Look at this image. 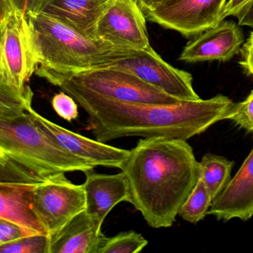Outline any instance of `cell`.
<instances>
[{
    "label": "cell",
    "instance_id": "26",
    "mask_svg": "<svg viewBox=\"0 0 253 253\" xmlns=\"http://www.w3.org/2000/svg\"><path fill=\"white\" fill-rule=\"evenodd\" d=\"M235 17L238 18L240 26H248L253 29V0H249Z\"/></svg>",
    "mask_w": 253,
    "mask_h": 253
},
{
    "label": "cell",
    "instance_id": "24",
    "mask_svg": "<svg viewBox=\"0 0 253 253\" xmlns=\"http://www.w3.org/2000/svg\"><path fill=\"white\" fill-rule=\"evenodd\" d=\"M38 234L40 233L26 226L5 219L0 218V244L13 242Z\"/></svg>",
    "mask_w": 253,
    "mask_h": 253
},
{
    "label": "cell",
    "instance_id": "9",
    "mask_svg": "<svg viewBox=\"0 0 253 253\" xmlns=\"http://www.w3.org/2000/svg\"><path fill=\"white\" fill-rule=\"evenodd\" d=\"M227 0H167L145 11L146 19L186 38L201 35L222 21Z\"/></svg>",
    "mask_w": 253,
    "mask_h": 253
},
{
    "label": "cell",
    "instance_id": "22",
    "mask_svg": "<svg viewBox=\"0 0 253 253\" xmlns=\"http://www.w3.org/2000/svg\"><path fill=\"white\" fill-rule=\"evenodd\" d=\"M41 0H0V15L17 13L25 18L39 13Z\"/></svg>",
    "mask_w": 253,
    "mask_h": 253
},
{
    "label": "cell",
    "instance_id": "6",
    "mask_svg": "<svg viewBox=\"0 0 253 253\" xmlns=\"http://www.w3.org/2000/svg\"><path fill=\"white\" fill-rule=\"evenodd\" d=\"M32 210L48 236H52L86 210L84 184L77 185L57 174L35 185Z\"/></svg>",
    "mask_w": 253,
    "mask_h": 253
},
{
    "label": "cell",
    "instance_id": "5",
    "mask_svg": "<svg viewBox=\"0 0 253 253\" xmlns=\"http://www.w3.org/2000/svg\"><path fill=\"white\" fill-rule=\"evenodd\" d=\"M36 74L66 93L73 91L121 101L149 104H171L181 101L131 74L111 68L58 72L41 66Z\"/></svg>",
    "mask_w": 253,
    "mask_h": 253
},
{
    "label": "cell",
    "instance_id": "17",
    "mask_svg": "<svg viewBox=\"0 0 253 253\" xmlns=\"http://www.w3.org/2000/svg\"><path fill=\"white\" fill-rule=\"evenodd\" d=\"M234 161L224 157L207 153L200 162V177L207 185L213 201L230 181Z\"/></svg>",
    "mask_w": 253,
    "mask_h": 253
},
{
    "label": "cell",
    "instance_id": "28",
    "mask_svg": "<svg viewBox=\"0 0 253 253\" xmlns=\"http://www.w3.org/2000/svg\"><path fill=\"white\" fill-rule=\"evenodd\" d=\"M139 6L142 8L143 12L154 9L165 2L167 0H135Z\"/></svg>",
    "mask_w": 253,
    "mask_h": 253
},
{
    "label": "cell",
    "instance_id": "3",
    "mask_svg": "<svg viewBox=\"0 0 253 253\" xmlns=\"http://www.w3.org/2000/svg\"><path fill=\"white\" fill-rule=\"evenodd\" d=\"M29 20L31 43L40 66L58 72L106 67L126 49L86 36L63 22L39 13Z\"/></svg>",
    "mask_w": 253,
    "mask_h": 253
},
{
    "label": "cell",
    "instance_id": "7",
    "mask_svg": "<svg viewBox=\"0 0 253 253\" xmlns=\"http://www.w3.org/2000/svg\"><path fill=\"white\" fill-rule=\"evenodd\" d=\"M104 68L131 74L180 100L201 99L194 90L192 75L164 61L152 46L143 50H127L121 58Z\"/></svg>",
    "mask_w": 253,
    "mask_h": 253
},
{
    "label": "cell",
    "instance_id": "25",
    "mask_svg": "<svg viewBox=\"0 0 253 253\" xmlns=\"http://www.w3.org/2000/svg\"><path fill=\"white\" fill-rule=\"evenodd\" d=\"M240 65L248 75L253 76V32H251L243 47L242 60Z\"/></svg>",
    "mask_w": 253,
    "mask_h": 253
},
{
    "label": "cell",
    "instance_id": "20",
    "mask_svg": "<svg viewBox=\"0 0 253 253\" xmlns=\"http://www.w3.org/2000/svg\"><path fill=\"white\" fill-rule=\"evenodd\" d=\"M50 237L38 234L0 244L1 253H49Z\"/></svg>",
    "mask_w": 253,
    "mask_h": 253
},
{
    "label": "cell",
    "instance_id": "21",
    "mask_svg": "<svg viewBox=\"0 0 253 253\" xmlns=\"http://www.w3.org/2000/svg\"><path fill=\"white\" fill-rule=\"evenodd\" d=\"M228 120L253 135V90L244 101L235 103L234 112Z\"/></svg>",
    "mask_w": 253,
    "mask_h": 253
},
{
    "label": "cell",
    "instance_id": "15",
    "mask_svg": "<svg viewBox=\"0 0 253 253\" xmlns=\"http://www.w3.org/2000/svg\"><path fill=\"white\" fill-rule=\"evenodd\" d=\"M49 237V253H99L106 238L85 211Z\"/></svg>",
    "mask_w": 253,
    "mask_h": 253
},
{
    "label": "cell",
    "instance_id": "10",
    "mask_svg": "<svg viewBox=\"0 0 253 253\" xmlns=\"http://www.w3.org/2000/svg\"><path fill=\"white\" fill-rule=\"evenodd\" d=\"M29 113L35 123L54 141L74 156L92 167L121 169L129 155L130 150L115 147L74 132L49 121L33 109H31Z\"/></svg>",
    "mask_w": 253,
    "mask_h": 253
},
{
    "label": "cell",
    "instance_id": "13",
    "mask_svg": "<svg viewBox=\"0 0 253 253\" xmlns=\"http://www.w3.org/2000/svg\"><path fill=\"white\" fill-rule=\"evenodd\" d=\"M208 214L223 221H247L253 217V148L235 175L213 201Z\"/></svg>",
    "mask_w": 253,
    "mask_h": 253
},
{
    "label": "cell",
    "instance_id": "27",
    "mask_svg": "<svg viewBox=\"0 0 253 253\" xmlns=\"http://www.w3.org/2000/svg\"><path fill=\"white\" fill-rule=\"evenodd\" d=\"M249 0H227L222 14L223 20L230 16L235 17L238 11Z\"/></svg>",
    "mask_w": 253,
    "mask_h": 253
},
{
    "label": "cell",
    "instance_id": "16",
    "mask_svg": "<svg viewBox=\"0 0 253 253\" xmlns=\"http://www.w3.org/2000/svg\"><path fill=\"white\" fill-rule=\"evenodd\" d=\"M36 184L0 183V218L47 235L32 210V191Z\"/></svg>",
    "mask_w": 253,
    "mask_h": 253
},
{
    "label": "cell",
    "instance_id": "14",
    "mask_svg": "<svg viewBox=\"0 0 253 253\" xmlns=\"http://www.w3.org/2000/svg\"><path fill=\"white\" fill-rule=\"evenodd\" d=\"M109 0H41L39 13L94 38L96 25ZM38 13V14H39Z\"/></svg>",
    "mask_w": 253,
    "mask_h": 253
},
{
    "label": "cell",
    "instance_id": "11",
    "mask_svg": "<svg viewBox=\"0 0 253 253\" xmlns=\"http://www.w3.org/2000/svg\"><path fill=\"white\" fill-rule=\"evenodd\" d=\"M239 26L232 21H222L217 27L190 41L183 48L179 59L189 63L231 60L239 52L244 42Z\"/></svg>",
    "mask_w": 253,
    "mask_h": 253
},
{
    "label": "cell",
    "instance_id": "12",
    "mask_svg": "<svg viewBox=\"0 0 253 253\" xmlns=\"http://www.w3.org/2000/svg\"><path fill=\"white\" fill-rule=\"evenodd\" d=\"M85 174V212L98 230L102 231L103 222L112 209L120 203H129V185L123 171L108 174L91 170Z\"/></svg>",
    "mask_w": 253,
    "mask_h": 253
},
{
    "label": "cell",
    "instance_id": "4",
    "mask_svg": "<svg viewBox=\"0 0 253 253\" xmlns=\"http://www.w3.org/2000/svg\"><path fill=\"white\" fill-rule=\"evenodd\" d=\"M0 110L29 112L34 93L29 85L38 63L31 43L29 20L17 13L0 22Z\"/></svg>",
    "mask_w": 253,
    "mask_h": 253
},
{
    "label": "cell",
    "instance_id": "1",
    "mask_svg": "<svg viewBox=\"0 0 253 253\" xmlns=\"http://www.w3.org/2000/svg\"><path fill=\"white\" fill-rule=\"evenodd\" d=\"M121 171L128 180L130 204L155 229L172 226L200 177V162L186 140L140 139Z\"/></svg>",
    "mask_w": 253,
    "mask_h": 253
},
{
    "label": "cell",
    "instance_id": "2",
    "mask_svg": "<svg viewBox=\"0 0 253 253\" xmlns=\"http://www.w3.org/2000/svg\"><path fill=\"white\" fill-rule=\"evenodd\" d=\"M0 159L9 161L37 183L62 173H85L95 168L54 141L29 112L0 118Z\"/></svg>",
    "mask_w": 253,
    "mask_h": 253
},
{
    "label": "cell",
    "instance_id": "19",
    "mask_svg": "<svg viewBox=\"0 0 253 253\" xmlns=\"http://www.w3.org/2000/svg\"><path fill=\"white\" fill-rule=\"evenodd\" d=\"M149 241L138 232L129 230L113 237H106L99 253H137L147 246Z\"/></svg>",
    "mask_w": 253,
    "mask_h": 253
},
{
    "label": "cell",
    "instance_id": "8",
    "mask_svg": "<svg viewBox=\"0 0 253 253\" xmlns=\"http://www.w3.org/2000/svg\"><path fill=\"white\" fill-rule=\"evenodd\" d=\"M146 16L135 0H109L96 25L94 38L121 49L151 47Z\"/></svg>",
    "mask_w": 253,
    "mask_h": 253
},
{
    "label": "cell",
    "instance_id": "18",
    "mask_svg": "<svg viewBox=\"0 0 253 253\" xmlns=\"http://www.w3.org/2000/svg\"><path fill=\"white\" fill-rule=\"evenodd\" d=\"M212 202V198L207 185L199 177L195 187L183 203L178 215L186 221L195 224L208 214Z\"/></svg>",
    "mask_w": 253,
    "mask_h": 253
},
{
    "label": "cell",
    "instance_id": "23",
    "mask_svg": "<svg viewBox=\"0 0 253 253\" xmlns=\"http://www.w3.org/2000/svg\"><path fill=\"white\" fill-rule=\"evenodd\" d=\"M51 106L56 113L68 122H72L79 116L78 103L64 91H62L53 97Z\"/></svg>",
    "mask_w": 253,
    "mask_h": 253
}]
</instances>
